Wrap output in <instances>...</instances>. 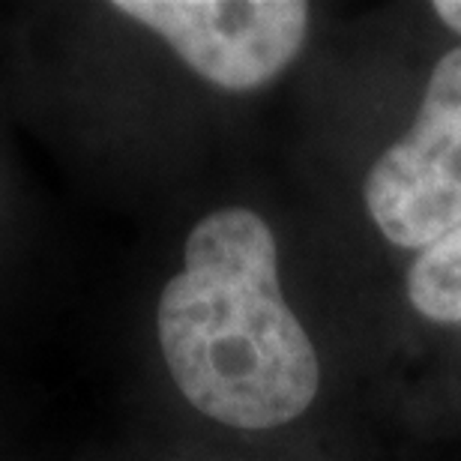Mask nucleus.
I'll use <instances>...</instances> for the list:
<instances>
[{
	"label": "nucleus",
	"instance_id": "nucleus-1",
	"mask_svg": "<svg viewBox=\"0 0 461 461\" xmlns=\"http://www.w3.org/2000/svg\"><path fill=\"white\" fill-rule=\"evenodd\" d=\"M156 330L177 390L210 420L276 429L315 402V345L282 297L273 228L255 210H216L189 230Z\"/></svg>",
	"mask_w": 461,
	"mask_h": 461
},
{
	"label": "nucleus",
	"instance_id": "nucleus-2",
	"mask_svg": "<svg viewBox=\"0 0 461 461\" xmlns=\"http://www.w3.org/2000/svg\"><path fill=\"white\" fill-rule=\"evenodd\" d=\"M377 230L402 249H429L461 228V45L435 63L420 112L363 183Z\"/></svg>",
	"mask_w": 461,
	"mask_h": 461
},
{
	"label": "nucleus",
	"instance_id": "nucleus-3",
	"mask_svg": "<svg viewBox=\"0 0 461 461\" xmlns=\"http://www.w3.org/2000/svg\"><path fill=\"white\" fill-rule=\"evenodd\" d=\"M112 9L159 33L192 72L230 94L270 85L309 31L300 0H117Z\"/></svg>",
	"mask_w": 461,
	"mask_h": 461
},
{
	"label": "nucleus",
	"instance_id": "nucleus-4",
	"mask_svg": "<svg viewBox=\"0 0 461 461\" xmlns=\"http://www.w3.org/2000/svg\"><path fill=\"white\" fill-rule=\"evenodd\" d=\"M408 300L422 318L461 324V228L417 255L408 270Z\"/></svg>",
	"mask_w": 461,
	"mask_h": 461
},
{
	"label": "nucleus",
	"instance_id": "nucleus-5",
	"mask_svg": "<svg viewBox=\"0 0 461 461\" xmlns=\"http://www.w3.org/2000/svg\"><path fill=\"white\" fill-rule=\"evenodd\" d=\"M435 13L447 27L461 33V0H440V4H435Z\"/></svg>",
	"mask_w": 461,
	"mask_h": 461
}]
</instances>
